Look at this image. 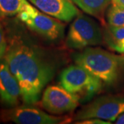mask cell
I'll list each match as a JSON object with an SVG mask.
<instances>
[{
  "label": "cell",
  "instance_id": "obj_1",
  "mask_svg": "<svg viewBox=\"0 0 124 124\" xmlns=\"http://www.w3.org/2000/svg\"><path fill=\"white\" fill-rule=\"evenodd\" d=\"M3 59L17 80L23 102L29 105L37 103L54 75L53 62L39 47L21 36L10 39Z\"/></svg>",
  "mask_w": 124,
  "mask_h": 124
},
{
  "label": "cell",
  "instance_id": "obj_2",
  "mask_svg": "<svg viewBox=\"0 0 124 124\" xmlns=\"http://www.w3.org/2000/svg\"><path fill=\"white\" fill-rule=\"evenodd\" d=\"M79 65L103 84H116L124 73V54L116 55L99 48H86L74 57Z\"/></svg>",
  "mask_w": 124,
  "mask_h": 124
},
{
  "label": "cell",
  "instance_id": "obj_3",
  "mask_svg": "<svg viewBox=\"0 0 124 124\" xmlns=\"http://www.w3.org/2000/svg\"><path fill=\"white\" fill-rule=\"evenodd\" d=\"M60 85L80 100L93 97L101 89L103 82L79 65L66 68L60 76Z\"/></svg>",
  "mask_w": 124,
  "mask_h": 124
},
{
  "label": "cell",
  "instance_id": "obj_4",
  "mask_svg": "<svg viewBox=\"0 0 124 124\" xmlns=\"http://www.w3.org/2000/svg\"><path fill=\"white\" fill-rule=\"evenodd\" d=\"M103 35L97 23L85 15L79 14L71 23L66 44L70 48L84 49L102 43Z\"/></svg>",
  "mask_w": 124,
  "mask_h": 124
},
{
  "label": "cell",
  "instance_id": "obj_5",
  "mask_svg": "<svg viewBox=\"0 0 124 124\" xmlns=\"http://www.w3.org/2000/svg\"><path fill=\"white\" fill-rule=\"evenodd\" d=\"M18 18L30 29L50 41H57L63 36L64 25L56 18L40 12L29 3L17 15Z\"/></svg>",
  "mask_w": 124,
  "mask_h": 124
},
{
  "label": "cell",
  "instance_id": "obj_6",
  "mask_svg": "<svg viewBox=\"0 0 124 124\" xmlns=\"http://www.w3.org/2000/svg\"><path fill=\"white\" fill-rule=\"evenodd\" d=\"M124 112V97L104 96L95 99L77 114L76 121L97 118L115 121Z\"/></svg>",
  "mask_w": 124,
  "mask_h": 124
},
{
  "label": "cell",
  "instance_id": "obj_7",
  "mask_svg": "<svg viewBox=\"0 0 124 124\" xmlns=\"http://www.w3.org/2000/svg\"><path fill=\"white\" fill-rule=\"evenodd\" d=\"M1 119L19 124H58L67 123L69 119L63 116L50 115L36 107L26 105L15 106L1 112Z\"/></svg>",
  "mask_w": 124,
  "mask_h": 124
},
{
  "label": "cell",
  "instance_id": "obj_8",
  "mask_svg": "<svg viewBox=\"0 0 124 124\" xmlns=\"http://www.w3.org/2000/svg\"><path fill=\"white\" fill-rule=\"evenodd\" d=\"M80 99L62 85H50L46 89L41 99L43 108L53 114H63L74 110Z\"/></svg>",
  "mask_w": 124,
  "mask_h": 124
},
{
  "label": "cell",
  "instance_id": "obj_9",
  "mask_svg": "<svg viewBox=\"0 0 124 124\" xmlns=\"http://www.w3.org/2000/svg\"><path fill=\"white\" fill-rule=\"evenodd\" d=\"M29 1L41 12L63 22H70L79 14L72 0Z\"/></svg>",
  "mask_w": 124,
  "mask_h": 124
},
{
  "label": "cell",
  "instance_id": "obj_10",
  "mask_svg": "<svg viewBox=\"0 0 124 124\" xmlns=\"http://www.w3.org/2000/svg\"><path fill=\"white\" fill-rule=\"evenodd\" d=\"M21 97V90L15 77L2 58L0 59V99L6 106H17Z\"/></svg>",
  "mask_w": 124,
  "mask_h": 124
},
{
  "label": "cell",
  "instance_id": "obj_11",
  "mask_svg": "<svg viewBox=\"0 0 124 124\" xmlns=\"http://www.w3.org/2000/svg\"><path fill=\"white\" fill-rule=\"evenodd\" d=\"M103 35L107 46L110 48L124 54V26L114 27L108 25Z\"/></svg>",
  "mask_w": 124,
  "mask_h": 124
},
{
  "label": "cell",
  "instance_id": "obj_12",
  "mask_svg": "<svg viewBox=\"0 0 124 124\" xmlns=\"http://www.w3.org/2000/svg\"><path fill=\"white\" fill-rule=\"evenodd\" d=\"M85 13L102 20L105 10L110 5L111 0H72Z\"/></svg>",
  "mask_w": 124,
  "mask_h": 124
},
{
  "label": "cell",
  "instance_id": "obj_13",
  "mask_svg": "<svg viewBox=\"0 0 124 124\" xmlns=\"http://www.w3.org/2000/svg\"><path fill=\"white\" fill-rule=\"evenodd\" d=\"M27 4V0H0V17L17 15Z\"/></svg>",
  "mask_w": 124,
  "mask_h": 124
},
{
  "label": "cell",
  "instance_id": "obj_14",
  "mask_svg": "<svg viewBox=\"0 0 124 124\" xmlns=\"http://www.w3.org/2000/svg\"><path fill=\"white\" fill-rule=\"evenodd\" d=\"M106 16L109 26L114 27L124 26V7L123 6L111 0Z\"/></svg>",
  "mask_w": 124,
  "mask_h": 124
},
{
  "label": "cell",
  "instance_id": "obj_15",
  "mask_svg": "<svg viewBox=\"0 0 124 124\" xmlns=\"http://www.w3.org/2000/svg\"><path fill=\"white\" fill-rule=\"evenodd\" d=\"M7 46L8 44L5 37L4 32L0 23V59L4 57L7 49Z\"/></svg>",
  "mask_w": 124,
  "mask_h": 124
},
{
  "label": "cell",
  "instance_id": "obj_16",
  "mask_svg": "<svg viewBox=\"0 0 124 124\" xmlns=\"http://www.w3.org/2000/svg\"><path fill=\"white\" fill-rule=\"evenodd\" d=\"M77 124H110L111 122H108L105 120L97 119V118H91L87 119L81 120L77 122Z\"/></svg>",
  "mask_w": 124,
  "mask_h": 124
},
{
  "label": "cell",
  "instance_id": "obj_17",
  "mask_svg": "<svg viewBox=\"0 0 124 124\" xmlns=\"http://www.w3.org/2000/svg\"><path fill=\"white\" fill-rule=\"evenodd\" d=\"M115 124H124V112L121 114L118 118L116 119Z\"/></svg>",
  "mask_w": 124,
  "mask_h": 124
},
{
  "label": "cell",
  "instance_id": "obj_18",
  "mask_svg": "<svg viewBox=\"0 0 124 124\" xmlns=\"http://www.w3.org/2000/svg\"><path fill=\"white\" fill-rule=\"evenodd\" d=\"M112 1H115L116 3H117V4H119L121 5V6H123L124 7V0H112Z\"/></svg>",
  "mask_w": 124,
  "mask_h": 124
}]
</instances>
